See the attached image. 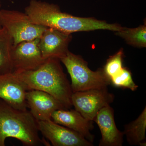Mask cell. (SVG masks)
Instances as JSON below:
<instances>
[{"mask_svg": "<svg viewBox=\"0 0 146 146\" xmlns=\"http://www.w3.org/2000/svg\"><path fill=\"white\" fill-rule=\"evenodd\" d=\"M25 12L33 23L69 34L98 30L112 31L115 29L114 24L108 23L93 18L73 16L61 12L56 5L40 1H31L25 9Z\"/></svg>", "mask_w": 146, "mask_h": 146, "instance_id": "1", "label": "cell"}, {"mask_svg": "<svg viewBox=\"0 0 146 146\" xmlns=\"http://www.w3.org/2000/svg\"><path fill=\"white\" fill-rule=\"evenodd\" d=\"M13 73L25 84L27 91H44L54 97L67 109L72 106L71 84L59 59L48 58L36 70Z\"/></svg>", "mask_w": 146, "mask_h": 146, "instance_id": "2", "label": "cell"}, {"mask_svg": "<svg viewBox=\"0 0 146 146\" xmlns=\"http://www.w3.org/2000/svg\"><path fill=\"white\" fill-rule=\"evenodd\" d=\"M37 121L27 110H21L0 99V146L6 139L16 138L26 146L49 144L39 136Z\"/></svg>", "mask_w": 146, "mask_h": 146, "instance_id": "3", "label": "cell"}, {"mask_svg": "<svg viewBox=\"0 0 146 146\" xmlns=\"http://www.w3.org/2000/svg\"><path fill=\"white\" fill-rule=\"evenodd\" d=\"M60 61L66 67L71 79V86L73 93L107 88L110 84L109 79L103 69L96 71L90 70L88 63L82 56L70 51Z\"/></svg>", "mask_w": 146, "mask_h": 146, "instance_id": "4", "label": "cell"}, {"mask_svg": "<svg viewBox=\"0 0 146 146\" xmlns=\"http://www.w3.org/2000/svg\"><path fill=\"white\" fill-rule=\"evenodd\" d=\"M0 25L12 37L13 45L40 38L47 28L33 23L25 12L4 9L0 10Z\"/></svg>", "mask_w": 146, "mask_h": 146, "instance_id": "5", "label": "cell"}, {"mask_svg": "<svg viewBox=\"0 0 146 146\" xmlns=\"http://www.w3.org/2000/svg\"><path fill=\"white\" fill-rule=\"evenodd\" d=\"M114 99L115 96L108 92L107 88L74 92L71 98L75 110L86 119L92 121L99 111L110 105Z\"/></svg>", "mask_w": 146, "mask_h": 146, "instance_id": "6", "label": "cell"}, {"mask_svg": "<svg viewBox=\"0 0 146 146\" xmlns=\"http://www.w3.org/2000/svg\"><path fill=\"white\" fill-rule=\"evenodd\" d=\"M39 38L13 45L11 59L13 72L34 70L44 62L38 47Z\"/></svg>", "mask_w": 146, "mask_h": 146, "instance_id": "7", "label": "cell"}, {"mask_svg": "<svg viewBox=\"0 0 146 146\" xmlns=\"http://www.w3.org/2000/svg\"><path fill=\"white\" fill-rule=\"evenodd\" d=\"M38 130L54 146H92L79 133L51 119L38 121Z\"/></svg>", "mask_w": 146, "mask_h": 146, "instance_id": "8", "label": "cell"}, {"mask_svg": "<svg viewBox=\"0 0 146 146\" xmlns=\"http://www.w3.org/2000/svg\"><path fill=\"white\" fill-rule=\"evenodd\" d=\"M26 100L30 112L37 121L51 119L56 110L68 109L52 95L39 90L27 91Z\"/></svg>", "mask_w": 146, "mask_h": 146, "instance_id": "9", "label": "cell"}, {"mask_svg": "<svg viewBox=\"0 0 146 146\" xmlns=\"http://www.w3.org/2000/svg\"><path fill=\"white\" fill-rule=\"evenodd\" d=\"M72 39L71 34L51 28H47L39 39L38 47L45 60L50 58L59 60L69 51Z\"/></svg>", "mask_w": 146, "mask_h": 146, "instance_id": "10", "label": "cell"}, {"mask_svg": "<svg viewBox=\"0 0 146 146\" xmlns=\"http://www.w3.org/2000/svg\"><path fill=\"white\" fill-rule=\"evenodd\" d=\"M26 87L13 72L0 73V99L11 106L27 110Z\"/></svg>", "mask_w": 146, "mask_h": 146, "instance_id": "11", "label": "cell"}, {"mask_svg": "<svg viewBox=\"0 0 146 146\" xmlns=\"http://www.w3.org/2000/svg\"><path fill=\"white\" fill-rule=\"evenodd\" d=\"M94 121L98 125L101 133L100 146H122L123 133L116 126L114 110L110 106L101 109L97 113Z\"/></svg>", "mask_w": 146, "mask_h": 146, "instance_id": "12", "label": "cell"}, {"mask_svg": "<svg viewBox=\"0 0 146 146\" xmlns=\"http://www.w3.org/2000/svg\"><path fill=\"white\" fill-rule=\"evenodd\" d=\"M51 120L79 133L93 143L94 136L90 131L94 128L93 121L86 119L75 110H56L52 115Z\"/></svg>", "mask_w": 146, "mask_h": 146, "instance_id": "13", "label": "cell"}, {"mask_svg": "<svg viewBox=\"0 0 146 146\" xmlns=\"http://www.w3.org/2000/svg\"><path fill=\"white\" fill-rule=\"evenodd\" d=\"M146 108L138 118L124 126L123 131L131 145L146 146Z\"/></svg>", "mask_w": 146, "mask_h": 146, "instance_id": "14", "label": "cell"}, {"mask_svg": "<svg viewBox=\"0 0 146 146\" xmlns=\"http://www.w3.org/2000/svg\"><path fill=\"white\" fill-rule=\"evenodd\" d=\"M13 40L10 34L3 28H0V73L12 72L13 68L11 54Z\"/></svg>", "mask_w": 146, "mask_h": 146, "instance_id": "15", "label": "cell"}, {"mask_svg": "<svg viewBox=\"0 0 146 146\" xmlns=\"http://www.w3.org/2000/svg\"><path fill=\"white\" fill-rule=\"evenodd\" d=\"M115 35L124 39L129 44L138 48L146 46V26L141 25L136 28H122L115 32Z\"/></svg>", "mask_w": 146, "mask_h": 146, "instance_id": "16", "label": "cell"}, {"mask_svg": "<svg viewBox=\"0 0 146 146\" xmlns=\"http://www.w3.org/2000/svg\"><path fill=\"white\" fill-rule=\"evenodd\" d=\"M110 81L115 87L129 89L133 91H136L138 87L133 82L130 71L123 67L121 72L110 78Z\"/></svg>", "mask_w": 146, "mask_h": 146, "instance_id": "17", "label": "cell"}, {"mask_svg": "<svg viewBox=\"0 0 146 146\" xmlns=\"http://www.w3.org/2000/svg\"><path fill=\"white\" fill-rule=\"evenodd\" d=\"M123 50L121 49L108 59L103 70L109 80L121 70L123 68Z\"/></svg>", "mask_w": 146, "mask_h": 146, "instance_id": "18", "label": "cell"}, {"mask_svg": "<svg viewBox=\"0 0 146 146\" xmlns=\"http://www.w3.org/2000/svg\"><path fill=\"white\" fill-rule=\"evenodd\" d=\"M1 1H0V7H1ZM1 28V25H0V28Z\"/></svg>", "mask_w": 146, "mask_h": 146, "instance_id": "19", "label": "cell"}]
</instances>
